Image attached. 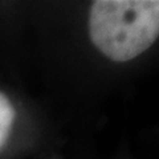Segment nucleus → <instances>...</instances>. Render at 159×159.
Masks as SVG:
<instances>
[{
  "instance_id": "obj_2",
  "label": "nucleus",
  "mask_w": 159,
  "mask_h": 159,
  "mask_svg": "<svg viewBox=\"0 0 159 159\" xmlns=\"http://www.w3.org/2000/svg\"><path fill=\"white\" fill-rule=\"evenodd\" d=\"M15 107L9 98L0 92V148L4 146L11 133L12 123L15 121Z\"/></svg>"
},
{
  "instance_id": "obj_1",
  "label": "nucleus",
  "mask_w": 159,
  "mask_h": 159,
  "mask_svg": "<svg viewBox=\"0 0 159 159\" xmlns=\"http://www.w3.org/2000/svg\"><path fill=\"white\" fill-rule=\"evenodd\" d=\"M92 43L107 58L125 62L147 51L159 34L158 0H96L89 15Z\"/></svg>"
}]
</instances>
